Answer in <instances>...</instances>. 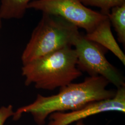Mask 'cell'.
<instances>
[{
  "instance_id": "1",
  "label": "cell",
  "mask_w": 125,
  "mask_h": 125,
  "mask_svg": "<svg viewBox=\"0 0 125 125\" xmlns=\"http://www.w3.org/2000/svg\"><path fill=\"white\" fill-rule=\"evenodd\" d=\"M109 83L101 76H90L81 83H72L60 88L57 94H38L33 103L14 113L13 120H19L24 113H30L37 125H44L46 118L55 112L76 110L90 103L113 97L116 92L107 89Z\"/></svg>"
},
{
  "instance_id": "2",
  "label": "cell",
  "mask_w": 125,
  "mask_h": 125,
  "mask_svg": "<svg viewBox=\"0 0 125 125\" xmlns=\"http://www.w3.org/2000/svg\"><path fill=\"white\" fill-rule=\"evenodd\" d=\"M26 86L53 90L72 83L82 76L77 66V55L71 46L64 47L23 65Z\"/></svg>"
},
{
  "instance_id": "3",
  "label": "cell",
  "mask_w": 125,
  "mask_h": 125,
  "mask_svg": "<svg viewBox=\"0 0 125 125\" xmlns=\"http://www.w3.org/2000/svg\"><path fill=\"white\" fill-rule=\"evenodd\" d=\"M80 34L78 27L65 19L43 13L23 52V65L64 47L73 46Z\"/></svg>"
},
{
  "instance_id": "4",
  "label": "cell",
  "mask_w": 125,
  "mask_h": 125,
  "mask_svg": "<svg viewBox=\"0 0 125 125\" xmlns=\"http://www.w3.org/2000/svg\"><path fill=\"white\" fill-rule=\"evenodd\" d=\"M73 46L77 55V66L90 76H101L117 88L125 86V79L105 57L107 49L80 34Z\"/></svg>"
},
{
  "instance_id": "5",
  "label": "cell",
  "mask_w": 125,
  "mask_h": 125,
  "mask_svg": "<svg viewBox=\"0 0 125 125\" xmlns=\"http://www.w3.org/2000/svg\"><path fill=\"white\" fill-rule=\"evenodd\" d=\"M43 13L57 15L65 19L77 27L83 28L88 33L107 17L86 7L81 0H35L28 5Z\"/></svg>"
},
{
  "instance_id": "6",
  "label": "cell",
  "mask_w": 125,
  "mask_h": 125,
  "mask_svg": "<svg viewBox=\"0 0 125 125\" xmlns=\"http://www.w3.org/2000/svg\"><path fill=\"white\" fill-rule=\"evenodd\" d=\"M125 113V86L117 88L111 98L94 102L72 112H55L50 115L48 125H69L72 123L103 112Z\"/></svg>"
},
{
  "instance_id": "7",
  "label": "cell",
  "mask_w": 125,
  "mask_h": 125,
  "mask_svg": "<svg viewBox=\"0 0 125 125\" xmlns=\"http://www.w3.org/2000/svg\"><path fill=\"white\" fill-rule=\"evenodd\" d=\"M86 39L109 50L125 65V55L117 43L111 29V23L107 16L90 32L86 33Z\"/></svg>"
},
{
  "instance_id": "8",
  "label": "cell",
  "mask_w": 125,
  "mask_h": 125,
  "mask_svg": "<svg viewBox=\"0 0 125 125\" xmlns=\"http://www.w3.org/2000/svg\"><path fill=\"white\" fill-rule=\"evenodd\" d=\"M35 0H1L0 17L1 19H20L23 17L28 5Z\"/></svg>"
},
{
  "instance_id": "9",
  "label": "cell",
  "mask_w": 125,
  "mask_h": 125,
  "mask_svg": "<svg viewBox=\"0 0 125 125\" xmlns=\"http://www.w3.org/2000/svg\"><path fill=\"white\" fill-rule=\"evenodd\" d=\"M107 13L108 18L117 32L118 41L125 44V4L115 7Z\"/></svg>"
},
{
  "instance_id": "10",
  "label": "cell",
  "mask_w": 125,
  "mask_h": 125,
  "mask_svg": "<svg viewBox=\"0 0 125 125\" xmlns=\"http://www.w3.org/2000/svg\"><path fill=\"white\" fill-rule=\"evenodd\" d=\"M85 6L96 7L101 9V13L107 14L111 9L125 4V0H81Z\"/></svg>"
},
{
  "instance_id": "11",
  "label": "cell",
  "mask_w": 125,
  "mask_h": 125,
  "mask_svg": "<svg viewBox=\"0 0 125 125\" xmlns=\"http://www.w3.org/2000/svg\"><path fill=\"white\" fill-rule=\"evenodd\" d=\"M13 106L11 105L7 107L0 108V125H4L5 121L11 116L14 115Z\"/></svg>"
},
{
  "instance_id": "12",
  "label": "cell",
  "mask_w": 125,
  "mask_h": 125,
  "mask_svg": "<svg viewBox=\"0 0 125 125\" xmlns=\"http://www.w3.org/2000/svg\"><path fill=\"white\" fill-rule=\"evenodd\" d=\"M75 125H85L83 122V120H80L76 122V124Z\"/></svg>"
},
{
  "instance_id": "13",
  "label": "cell",
  "mask_w": 125,
  "mask_h": 125,
  "mask_svg": "<svg viewBox=\"0 0 125 125\" xmlns=\"http://www.w3.org/2000/svg\"><path fill=\"white\" fill-rule=\"evenodd\" d=\"M1 19L0 17V30L1 28V27H2V21H1Z\"/></svg>"
}]
</instances>
